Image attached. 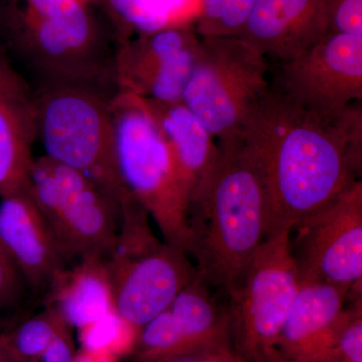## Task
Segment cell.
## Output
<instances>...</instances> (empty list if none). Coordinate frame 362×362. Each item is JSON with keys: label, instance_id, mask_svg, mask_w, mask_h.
<instances>
[{"label": "cell", "instance_id": "6da1fadb", "mask_svg": "<svg viewBox=\"0 0 362 362\" xmlns=\"http://www.w3.org/2000/svg\"><path fill=\"white\" fill-rule=\"evenodd\" d=\"M238 141L263 187L268 237L292 228L361 180V102L340 115H321L270 85Z\"/></svg>", "mask_w": 362, "mask_h": 362}, {"label": "cell", "instance_id": "7a4b0ae2", "mask_svg": "<svg viewBox=\"0 0 362 362\" xmlns=\"http://www.w3.org/2000/svg\"><path fill=\"white\" fill-rule=\"evenodd\" d=\"M117 39L82 0H0V52L30 85L113 98Z\"/></svg>", "mask_w": 362, "mask_h": 362}, {"label": "cell", "instance_id": "3957f363", "mask_svg": "<svg viewBox=\"0 0 362 362\" xmlns=\"http://www.w3.org/2000/svg\"><path fill=\"white\" fill-rule=\"evenodd\" d=\"M220 147L206 185L188 209V256L211 288L228 297L267 235L263 187L239 141Z\"/></svg>", "mask_w": 362, "mask_h": 362}, {"label": "cell", "instance_id": "277c9868", "mask_svg": "<svg viewBox=\"0 0 362 362\" xmlns=\"http://www.w3.org/2000/svg\"><path fill=\"white\" fill-rule=\"evenodd\" d=\"M32 90L37 140L44 156L87 176L120 209L131 194L117 168L112 98L76 86Z\"/></svg>", "mask_w": 362, "mask_h": 362}, {"label": "cell", "instance_id": "5b68a950", "mask_svg": "<svg viewBox=\"0 0 362 362\" xmlns=\"http://www.w3.org/2000/svg\"><path fill=\"white\" fill-rule=\"evenodd\" d=\"M110 110L117 168L124 187L156 221L164 242L187 252V204L170 150L146 101L117 92Z\"/></svg>", "mask_w": 362, "mask_h": 362}, {"label": "cell", "instance_id": "8992f818", "mask_svg": "<svg viewBox=\"0 0 362 362\" xmlns=\"http://www.w3.org/2000/svg\"><path fill=\"white\" fill-rule=\"evenodd\" d=\"M269 70L268 59L239 37H201L197 64L181 102L218 146H226L239 140L270 88Z\"/></svg>", "mask_w": 362, "mask_h": 362}, {"label": "cell", "instance_id": "52a82bcc", "mask_svg": "<svg viewBox=\"0 0 362 362\" xmlns=\"http://www.w3.org/2000/svg\"><path fill=\"white\" fill-rule=\"evenodd\" d=\"M149 218L146 213L123 218L105 258L116 310L140 329L197 276L187 252L157 239Z\"/></svg>", "mask_w": 362, "mask_h": 362}, {"label": "cell", "instance_id": "ba28073f", "mask_svg": "<svg viewBox=\"0 0 362 362\" xmlns=\"http://www.w3.org/2000/svg\"><path fill=\"white\" fill-rule=\"evenodd\" d=\"M30 189L68 263L107 258L118 235L119 207L96 183L42 156L33 162Z\"/></svg>", "mask_w": 362, "mask_h": 362}, {"label": "cell", "instance_id": "9c48e42d", "mask_svg": "<svg viewBox=\"0 0 362 362\" xmlns=\"http://www.w3.org/2000/svg\"><path fill=\"white\" fill-rule=\"evenodd\" d=\"M291 228L268 235L250 262L228 306L233 349L245 362H263L275 349L299 288Z\"/></svg>", "mask_w": 362, "mask_h": 362}, {"label": "cell", "instance_id": "30bf717a", "mask_svg": "<svg viewBox=\"0 0 362 362\" xmlns=\"http://www.w3.org/2000/svg\"><path fill=\"white\" fill-rule=\"evenodd\" d=\"M290 247L300 281L351 287L362 280V182L292 226Z\"/></svg>", "mask_w": 362, "mask_h": 362}, {"label": "cell", "instance_id": "8fae6325", "mask_svg": "<svg viewBox=\"0 0 362 362\" xmlns=\"http://www.w3.org/2000/svg\"><path fill=\"white\" fill-rule=\"evenodd\" d=\"M201 35L194 25L168 26L117 45V92L157 102H178L197 64Z\"/></svg>", "mask_w": 362, "mask_h": 362}, {"label": "cell", "instance_id": "7c38bea8", "mask_svg": "<svg viewBox=\"0 0 362 362\" xmlns=\"http://www.w3.org/2000/svg\"><path fill=\"white\" fill-rule=\"evenodd\" d=\"M278 88L299 106L325 116L362 100V37L326 33L304 54L282 63Z\"/></svg>", "mask_w": 362, "mask_h": 362}, {"label": "cell", "instance_id": "4fadbf2b", "mask_svg": "<svg viewBox=\"0 0 362 362\" xmlns=\"http://www.w3.org/2000/svg\"><path fill=\"white\" fill-rule=\"evenodd\" d=\"M226 344H233L228 306L197 275L140 329L133 356L135 362H166Z\"/></svg>", "mask_w": 362, "mask_h": 362}, {"label": "cell", "instance_id": "5bb4252c", "mask_svg": "<svg viewBox=\"0 0 362 362\" xmlns=\"http://www.w3.org/2000/svg\"><path fill=\"white\" fill-rule=\"evenodd\" d=\"M0 242L33 296L44 299L52 280L68 262L30 187L0 197Z\"/></svg>", "mask_w": 362, "mask_h": 362}, {"label": "cell", "instance_id": "9a60e30c", "mask_svg": "<svg viewBox=\"0 0 362 362\" xmlns=\"http://www.w3.org/2000/svg\"><path fill=\"white\" fill-rule=\"evenodd\" d=\"M327 33L322 0H255L235 37L281 63L308 51Z\"/></svg>", "mask_w": 362, "mask_h": 362}, {"label": "cell", "instance_id": "2e32d148", "mask_svg": "<svg viewBox=\"0 0 362 362\" xmlns=\"http://www.w3.org/2000/svg\"><path fill=\"white\" fill-rule=\"evenodd\" d=\"M144 100L170 150L188 213L190 204L213 173L220 147L214 136L182 102L165 103Z\"/></svg>", "mask_w": 362, "mask_h": 362}, {"label": "cell", "instance_id": "e0dca14e", "mask_svg": "<svg viewBox=\"0 0 362 362\" xmlns=\"http://www.w3.org/2000/svg\"><path fill=\"white\" fill-rule=\"evenodd\" d=\"M350 287L300 281L275 349L288 358L314 361L347 302Z\"/></svg>", "mask_w": 362, "mask_h": 362}, {"label": "cell", "instance_id": "ac0fdd59", "mask_svg": "<svg viewBox=\"0 0 362 362\" xmlns=\"http://www.w3.org/2000/svg\"><path fill=\"white\" fill-rule=\"evenodd\" d=\"M42 304L52 307L71 328L84 327L116 310L106 259L86 256L57 274Z\"/></svg>", "mask_w": 362, "mask_h": 362}, {"label": "cell", "instance_id": "d6986e66", "mask_svg": "<svg viewBox=\"0 0 362 362\" xmlns=\"http://www.w3.org/2000/svg\"><path fill=\"white\" fill-rule=\"evenodd\" d=\"M35 140L33 90L0 96V197L30 187Z\"/></svg>", "mask_w": 362, "mask_h": 362}, {"label": "cell", "instance_id": "ffe728a7", "mask_svg": "<svg viewBox=\"0 0 362 362\" xmlns=\"http://www.w3.org/2000/svg\"><path fill=\"white\" fill-rule=\"evenodd\" d=\"M117 42L168 26L194 25L201 0H104Z\"/></svg>", "mask_w": 362, "mask_h": 362}, {"label": "cell", "instance_id": "44dd1931", "mask_svg": "<svg viewBox=\"0 0 362 362\" xmlns=\"http://www.w3.org/2000/svg\"><path fill=\"white\" fill-rule=\"evenodd\" d=\"M65 324L58 312L44 305L40 313L28 317L11 332L0 334V339L16 362H35Z\"/></svg>", "mask_w": 362, "mask_h": 362}, {"label": "cell", "instance_id": "7402d4cb", "mask_svg": "<svg viewBox=\"0 0 362 362\" xmlns=\"http://www.w3.org/2000/svg\"><path fill=\"white\" fill-rule=\"evenodd\" d=\"M78 330L82 349L108 352L119 359L134 354L140 328L114 310Z\"/></svg>", "mask_w": 362, "mask_h": 362}, {"label": "cell", "instance_id": "603a6c76", "mask_svg": "<svg viewBox=\"0 0 362 362\" xmlns=\"http://www.w3.org/2000/svg\"><path fill=\"white\" fill-rule=\"evenodd\" d=\"M314 361L362 362V300L345 305Z\"/></svg>", "mask_w": 362, "mask_h": 362}, {"label": "cell", "instance_id": "cb8c5ba5", "mask_svg": "<svg viewBox=\"0 0 362 362\" xmlns=\"http://www.w3.org/2000/svg\"><path fill=\"white\" fill-rule=\"evenodd\" d=\"M202 9L194 23L201 37L237 35L251 13L255 0H201Z\"/></svg>", "mask_w": 362, "mask_h": 362}, {"label": "cell", "instance_id": "d4e9b609", "mask_svg": "<svg viewBox=\"0 0 362 362\" xmlns=\"http://www.w3.org/2000/svg\"><path fill=\"white\" fill-rule=\"evenodd\" d=\"M327 33L362 37V0H322Z\"/></svg>", "mask_w": 362, "mask_h": 362}, {"label": "cell", "instance_id": "484cf974", "mask_svg": "<svg viewBox=\"0 0 362 362\" xmlns=\"http://www.w3.org/2000/svg\"><path fill=\"white\" fill-rule=\"evenodd\" d=\"M28 292L25 279L0 242V313L18 306Z\"/></svg>", "mask_w": 362, "mask_h": 362}, {"label": "cell", "instance_id": "4316f807", "mask_svg": "<svg viewBox=\"0 0 362 362\" xmlns=\"http://www.w3.org/2000/svg\"><path fill=\"white\" fill-rule=\"evenodd\" d=\"M71 330L68 324L62 326L35 362H74L76 351Z\"/></svg>", "mask_w": 362, "mask_h": 362}, {"label": "cell", "instance_id": "83f0119b", "mask_svg": "<svg viewBox=\"0 0 362 362\" xmlns=\"http://www.w3.org/2000/svg\"><path fill=\"white\" fill-rule=\"evenodd\" d=\"M30 93V85L0 52V96H18Z\"/></svg>", "mask_w": 362, "mask_h": 362}, {"label": "cell", "instance_id": "f1b7e54d", "mask_svg": "<svg viewBox=\"0 0 362 362\" xmlns=\"http://www.w3.org/2000/svg\"><path fill=\"white\" fill-rule=\"evenodd\" d=\"M166 362H245L235 352L233 344L221 345V346L211 347L188 354V356L178 357Z\"/></svg>", "mask_w": 362, "mask_h": 362}, {"label": "cell", "instance_id": "f546056e", "mask_svg": "<svg viewBox=\"0 0 362 362\" xmlns=\"http://www.w3.org/2000/svg\"><path fill=\"white\" fill-rule=\"evenodd\" d=\"M74 362H118V358L108 352L81 349L76 352Z\"/></svg>", "mask_w": 362, "mask_h": 362}, {"label": "cell", "instance_id": "4dcf8cb0", "mask_svg": "<svg viewBox=\"0 0 362 362\" xmlns=\"http://www.w3.org/2000/svg\"><path fill=\"white\" fill-rule=\"evenodd\" d=\"M263 362H337L331 361H302V359L288 358L276 349H270L267 350L265 356H264Z\"/></svg>", "mask_w": 362, "mask_h": 362}, {"label": "cell", "instance_id": "1f68e13d", "mask_svg": "<svg viewBox=\"0 0 362 362\" xmlns=\"http://www.w3.org/2000/svg\"><path fill=\"white\" fill-rule=\"evenodd\" d=\"M0 362H16L1 339H0Z\"/></svg>", "mask_w": 362, "mask_h": 362}, {"label": "cell", "instance_id": "d6a6232c", "mask_svg": "<svg viewBox=\"0 0 362 362\" xmlns=\"http://www.w3.org/2000/svg\"><path fill=\"white\" fill-rule=\"evenodd\" d=\"M82 1H84V2H86V1H87V0H82Z\"/></svg>", "mask_w": 362, "mask_h": 362}]
</instances>
